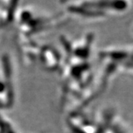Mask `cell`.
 Wrapping results in <instances>:
<instances>
[{
	"mask_svg": "<svg viewBox=\"0 0 133 133\" xmlns=\"http://www.w3.org/2000/svg\"><path fill=\"white\" fill-rule=\"evenodd\" d=\"M115 130H116L117 132H115V133H133L132 129H130V131H129V128L127 126H125V125H124V128H120V127H119L118 129H115Z\"/></svg>",
	"mask_w": 133,
	"mask_h": 133,
	"instance_id": "obj_1",
	"label": "cell"
},
{
	"mask_svg": "<svg viewBox=\"0 0 133 133\" xmlns=\"http://www.w3.org/2000/svg\"><path fill=\"white\" fill-rule=\"evenodd\" d=\"M132 31H133V27H132Z\"/></svg>",
	"mask_w": 133,
	"mask_h": 133,
	"instance_id": "obj_2",
	"label": "cell"
}]
</instances>
